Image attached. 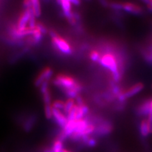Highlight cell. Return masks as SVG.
Instances as JSON below:
<instances>
[{
  "instance_id": "cell-1",
  "label": "cell",
  "mask_w": 152,
  "mask_h": 152,
  "mask_svg": "<svg viewBox=\"0 0 152 152\" xmlns=\"http://www.w3.org/2000/svg\"><path fill=\"white\" fill-rule=\"evenodd\" d=\"M52 83L68 98L75 99L84 90V85L80 80L65 73L56 74Z\"/></svg>"
},
{
  "instance_id": "cell-2",
  "label": "cell",
  "mask_w": 152,
  "mask_h": 152,
  "mask_svg": "<svg viewBox=\"0 0 152 152\" xmlns=\"http://www.w3.org/2000/svg\"><path fill=\"white\" fill-rule=\"evenodd\" d=\"M48 34L51 37V44L52 48L57 54L61 56L72 55L74 50L70 42L65 37L61 36L59 33L54 29H48Z\"/></svg>"
},
{
  "instance_id": "cell-3",
  "label": "cell",
  "mask_w": 152,
  "mask_h": 152,
  "mask_svg": "<svg viewBox=\"0 0 152 152\" xmlns=\"http://www.w3.org/2000/svg\"><path fill=\"white\" fill-rule=\"evenodd\" d=\"M54 71L51 66H46L42 68L40 72L37 74L34 80V85L36 88H39L40 86L47 80H50L53 75Z\"/></svg>"
},
{
  "instance_id": "cell-4",
  "label": "cell",
  "mask_w": 152,
  "mask_h": 152,
  "mask_svg": "<svg viewBox=\"0 0 152 152\" xmlns=\"http://www.w3.org/2000/svg\"><path fill=\"white\" fill-rule=\"evenodd\" d=\"M140 52L146 62L152 65V34L140 46Z\"/></svg>"
},
{
  "instance_id": "cell-5",
  "label": "cell",
  "mask_w": 152,
  "mask_h": 152,
  "mask_svg": "<svg viewBox=\"0 0 152 152\" xmlns=\"http://www.w3.org/2000/svg\"><path fill=\"white\" fill-rule=\"evenodd\" d=\"M33 10L32 9H23L18 15L15 26L18 31H22L28 27V23Z\"/></svg>"
},
{
  "instance_id": "cell-6",
  "label": "cell",
  "mask_w": 152,
  "mask_h": 152,
  "mask_svg": "<svg viewBox=\"0 0 152 152\" xmlns=\"http://www.w3.org/2000/svg\"><path fill=\"white\" fill-rule=\"evenodd\" d=\"M152 97H149L144 99L140 103L137 104L135 108V112L136 115L139 117H146L148 116L151 108V102Z\"/></svg>"
},
{
  "instance_id": "cell-7",
  "label": "cell",
  "mask_w": 152,
  "mask_h": 152,
  "mask_svg": "<svg viewBox=\"0 0 152 152\" xmlns=\"http://www.w3.org/2000/svg\"><path fill=\"white\" fill-rule=\"evenodd\" d=\"M122 10L132 15H141L144 12L143 9L140 5L132 2H122Z\"/></svg>"
},
{
  "instance_id": "cell-8",
  "label": "cell",
  "mask_w": 152,
  "mask_h": 152,
  "mask_svg": "<svg viewBox=\"0 0 152 152\" xmlns=\"http://www.w3.org/2000/svg\"><path fill=\"white\" fill-rule=\"evenodd\" d=\"M55 122L61 129L64 128L68 123V119L65 114L61 110L53 108V118Z\"/></svg>"
},
{
  "instance_id": "cell-9",
  "label": "cell",
  "mask_w": 152,
  "mask_h": 152,
  "mask_svg": "<svg viewBox=\"0 0 152 152\" xmlns=\"http://www.w3.org/2000/svg\"><path fill=\"white\" fill-rule=\"evenodd\" d=\"M145 87V85L142 83H137L134 84H132L131 86L128 88L127 89H124V96L127 99L133 96H134L136 94L139 93Z\"/></svg>"
},
{
  "instance_id": "cell-10",
  "label": "cell",
  "mask_w": 152,
  "mask_h": 152,
  "mask_svg": "<svg viewBox=\"0 0 152 152\" xmlns=\"http://www.w3.org/2000/svg\"><path fill=\"white\" fill-rule=\"evenodd\" d=\"M139 131L141 136L142 137H147L150 134L148 122L146 118H144L140 122Z\"/></svg>"
},
{
  "instance_id": "cell-11",
  "label": "cell",
  "mask_w": 152,
  "mask_h": 152,
  "mask_svg": "<svg viewBox=\"0 0 152 152\" xmlns=\"http://www.w3.org/2000/svg\"><path fill=\"white\" fill-rule=\"evenodd\" d=\"M32 4V9L36 18L41 15V7L40 0H31Z\"/></svg>"
},
{
  "instance_id": "cell-12",
  "label": "cell",
  "mask_w": 152,
  "mask_h": 152,
  "mask_svg": "<svg viewBox=\"0 0 152 152\" xmlns=\"http://www.w3.org/2000/svg\"><path fill=\"white\" fill-rule=\"evenodd\" d=\"M75 104V99L74 98H68L65 102V107L63 110V112L66 115L69 113V112L72 110V108Z\"/></svg>"
},
{
  "instance_id": "cell-13",
  "label": "cell",
  "mask_w": 152,
  "mask_h": 152,
  "mask_svg": "<svg viewBox=\"0 0 152 152\" xmlns=\"http://www.w3.org/2000/svg\"><path fill=\"white\" fill-rule=\"evenodd\" d=\"M44 113L47 119L53 118V107L52 104H44Z\"/></svg>"
},
{
  "instance_id": "cell-14",
  "label": "cell",
  "mask_w": 152,
  "mask_h": 152,
  "mask_svg": "<svg viewBox=\"0 0 152 152\" xmlns=\"http://www.w3.org/2000/svg\"><path fill=\"white\" fill-rule=\"evenodd\" d=\"M52 107L63 112L65 107V102L61 99H56L52 103Z\"/></svg>"
},
{
  "instance_id": "cell-15",
  "label": "cell",
  "mask_w": 152,
  "mask_h": 152,
  "mask_svg": "<svg viewBox=\"0 0 152 152\" xmlns=\"http://www.w3.org/2000/svg\"><path fill=\"white\" fill-rule=\"evenodd\" d=\"M148 122V126H149V131L150 134H152V110L150 112V114L148 117V119H147Z\"/></svg>"
},
{
  "instance_id": "cell-16",
  "label": "cell",
  "mask_w": 152,
  "mask_h": 152,
  "mask_svg": "<svg viewBox=\"0 0 152 152\" xmlns=\"http://www.w3.org/2000/svg\"><path fill=\"white\" fill-rule=\"evenodd\" d=\"M23 9H31L32 4L31 0H23Z\"/></svg>"
},
{
  "instance_id": "cell-17",
  "label": "cell",
  "mask_w": 152,
  "mask_h": 152,
  "mask_svg": "<svg viewBox=\"0 0 152 152\" xmlns=\"http://www.w3.org/2000/svg\"><path fill=\"white\" fill-rule=\"evenodd\" d=\"M141 1H142L143 3H146V4H149L150 3L151 0H141Z\"/></svg>"
},
{
  "instance_id": "cell-18",
  "label": "cell",
  "mask_w": 152,
  "mask_h": 152,
  "mask_svg": "<svg viewBox=\"0 0 152 152\" xmlns=\"http://www.w3.org/2000/svg\"><path fill=\"white\" fill-rule=\"evenodd\" d=\"M56 3H57V4H58V5H60V3H61V0H56Z\"/></svg>"
},
{
  "instance_id": "cell-19",
  "label": "cell",
  "mask_w": 152,
  "mask_h": 152,
  "mask_svg": "<svg viewBox=\"0 0 152 152\" xmlns=\"http://www.w3.org/2000/svg\"><path fill=\"white\" fill-rule=\"evenodd\" d=\"M151 110H152V99H151Z\"/></svg>"
},
{
  "instance_id": "cell-20",
  "label": "cell",
  "mask_w": 152,
  "mask_h": 152,
  "mask_svg": "<svg viewBox=\"0 0 152 152\" xmlns=\"http://www.w3.org/2000/svg\"><path fill=\"white\" fill-rule=\"evenodd\" d=\"M149 4H151V5H152V0H151V2H150V3Z\"/></svg>"
},
{
  "instance_id": "cell-21",
  "label": "cell",
  "mask_w": 152,
  "mask_h": 152,
  "mask_svg": "<svg viewBox=\"0 0 152 152\" xmlns=\"http://www.w3.org/2000/svg\"><path fill=\"white\" fill-rule=\"evenodd\" d=\"M151 88H152V86H151Z\"/></svg>"
}]
</instances>
